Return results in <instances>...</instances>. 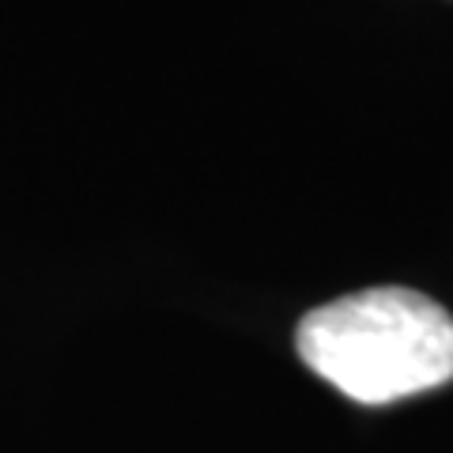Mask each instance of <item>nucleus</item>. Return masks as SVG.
<instances>
[{"mask_svg": "<svg viewBox=\"0 0 453 453\" xmlns=\"http://www.w3.org/2000/svg\"><path fill=\"white\" fill-rule=\"evenodd\" d=\"M295 348L359 404H393L453 378V318L412 288H366L310 310Z\"/></svg>", "mask_w": 453, "mask_h": 453, "instance_id": "1", "label": "nucleus"}]
</instances>
